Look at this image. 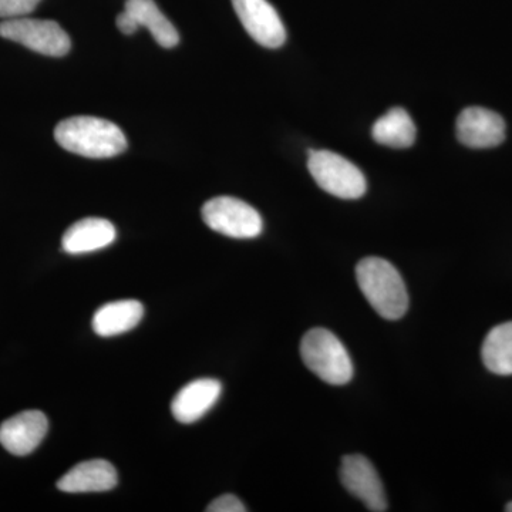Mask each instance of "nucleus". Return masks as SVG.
<instances>
[{"label": "nucleus", "mask_w": 512, "mask_h": 512, "mask_svg": "<svg viewBox=\"0 0 512 512\" xmlns=\"http://www.w3.org/2000/svg\"><path fill=\"white\" fill-rule=\"evenodd\" d=\"M55 138L64 150L87 158L116 157L127 148V138L119 126L92 116L60 121Z\"/></svg>", "instance_id": "obj_1"}, {"label": "nucleus", "mask_w": 512, "mask_h": 512, "mask_svg": "<svg viewBox=\"0 0 512 512\" xmlns=\"http://www.w3.org/2000/svg\"><path fill=\"white\" fill-rule=\"evenodd\" d=\"M360 291L372 308L387 320H399L409 309V293L402 275L389 261L377 256L362 259L356 266Z\"/></svg>", "instance_id": "obj_2"}, {"label": "nucleus", "mask_w": 512, "mask_h": 512, "mask_svg": "<svg viewBox=\"0 0 512 512\" xmlns=\"http://www.w3.org/2000/svg\"><path fill=\"white\" fill-rule=\"evenodd\" d=\"M301 356L312 373L333 386L349 383L355 373L345 345L328 329L309 330L302 339Z\"/></svg>", "instance_id": "obj_3"}, {"label": "nucleus", "mask_w": 512, "mask_h": 512, "mask_svg": "<svg viewBox=\"0 0 512 512\" xmlns=\"http://www.w3.org/2000/svg\"><path fill=\"white\" fill-rule=\"evenodd\" d=\"M308 168L316 184L335 197L357 200L366 194L365 174L352 161L333 151L312 150L309 153Z\"/></svg>", "instance_id": "obj_4"}, {"label": "nucleus", "mask_w": 512, "mask_h": 512, "mask_svg": "<svg viewBox=\"0 0 512 512\" xmlns=\"http://www.w3.org/2000/svg\"><path fill=\"white\" fill-rule=\"evenodd\" d=\"M205 224L229 238L249 239L261 235L264 221L254 207L234 197H215L202 207Z\"/></svg>", "instance_id": "obj_5"}, {"label": "nucleus", "mask_w": 512, "mask_h": 512, "mask_svg": "<svg viewBox=\"0 0 512 512\" xmlns=\"http://www.w3.org/2000/svg\"><path fill=\"white\" fill-rule=\"evenodd\" d=\"M0 36L28 47L40 55L62 57L70 52L72 42L59 23L26 18L3 20Z\"/></svg>", "instance_id": "obj_6"}, {"label": "nucleus", "mask_w": 512, "mask_h": 512, "mask_svg": "<svg viewBox=\"0 0 512 512\" xmlns=\"http://www.w3.org/2000/svg\"><path fill=\"white\" fill-rule=\"evenodd\" d=\"M340 480L353 497L359 498L366 505L367 510L373 512L389 510L382 480L376 468L365 456L352 454V456L343 457Z\"/></svg>", "instance_id": "obj_7"}, {"label": "nucleus", "mask_w": 512, "mask_h": 512, "mask_svg": "<svg viewBox=\"0 0 512 512\" xmlns=\"http://www.w3.org/2000/svg\"><path fill=\"white\" fill-rule=\"evenodd\" d=\"M248 35L259 45L278 49L286 42L284 22L268 0H232Z\"/></svg>", "instance_id": "obj_8"}, {"label": "nucleus", "mask_w": 512, "mask_h": 512, "mask_svg": "<svg viewBox=\"0 0 512 512\" xmlns=\"http://www.w3.org/2000/svg\"><path fill=\"white\" fill-rule=\"evenodd\" d=\"M457 137L470 148H493L505 140V121L484 107H467L457 119Z\"/></svg>", "instance_id": "obj_9"}, {"label": "nucleus", "mask_w": 512, "mask_h": 512, "mask_svg": "<svg viewBox=\"0 0 512 512\" xmlns=\"http://www.w3.org/2000/svg\"><path fill=\"white\" fill-rule=\"evenodd\" d=\"M49 430L47 417L39 410H28L3 421L0 444L15 456H28L40 446Z\"/></svg>", "instance_id": "obj_10"}, {"label": "nucleus", "mask_w": 512, "mask_h": 512, "mask_svg": "<svg viewBox=\"0 0 512 512\" xmlns=\"http://www.w3.org/2000/svg\"><path fill=\"white\" fill-rule=\"evenodd\" d=\"M222 393L220 380L197 379L185 384L174 397L171 412L175 420L183 424L202 419L217 404Z\"/></svg>", "instance_id": "obj_11"}, {"label": "nucleus", "mask_w": 512, "mask_h": 512, "mask_svg": "<svg viewBox=\"0 0 512 512\" xmlns=\"http://www.w3.org/2000/svg\"><path fill=\"white\" fill-rule=\"evenodd\" d=\"M119 483L116 468L106 460H90L77 464L59 481L57 488L63 493H106Z\"/></svg>", "instance_id": "obj_12"}, {"label": "nucleus", "mask_w": 512, "mask_h": 512, "mask_svg": "<svg viewBox=\"0 0 512 512\" xmlns=\"http://www.w3.org/2000/svg\"><path fill=\"white\" fill-rule=\"evenodd\" d=\"M117 231L110 221L104 218H84L74 222L64 232L62 248L70 255H83L100 251L116 241Z\"/></svg>", "instance_id": "obj_13"}, {"label": "nucleus", "mask_w": 512, "mask_h": 512, "mask_svg": "<svg viewBox=\"0 0 512 512\" xmlns=\"http://www.w3.org/2000/svg\"><path fill=\"white\" fill-rule=\"evenodd\" d=\"M144 316V306L141 302L116 301L101 306L93 316V330L101 338L123 335L136 328Z\"/></svg>", "instance_id": "obj_14"}, {"label": "nucleus", "mask_w": 512, "mask_h": 512, "mask_svg": "<svg viewBox=\"0 0 512 512\" xmlns=\"http://www.w3.org/2000/svg\"><path fill=\"white\" fill-rule=\"evenodd\" d=\"M124 10L136 19L140 28L150 30L154 40L164 49H171L180 42L177 29L170 20L165 18L154 0H127Z\"/></svg>", "instance_id": "obj_15"}, {"label": "nucleus", "mask_w": 512, "mask_h": 512, "mask_svg": "<svg viewBox=\"0 0 512 512\" xmlns=\"http://www.w3.org/2000/svg\"><path fill=\"white\" fill-rule=\"evenodd\" d=\"M372 136L382 146L409 148L416 141V124L406 110L394 107L376 121Z\"/></svg>", "instance_id": "obj_16"}, {"label": "nucleus", "mask_w": 512, "mask_h": 512, "mask_svg": "<svg viewBox=\"0 0 512 512\" xmlns=\"http://www.w3.org/2000/svg\"><path fill=\"white\" fill-rule=\"evenodd\" d=\"M485 367L500 376L512 375V322L501 323L488 332L481 349Z\"/></svg>", "instance_id": "obj_17"}, {"label": "nucleus", "mask_w": 512, "mask_h": 512, "mask_svg": "<svg viewBox=\"0 0 512 512\" xmlns=\"http://www.w3.org/2000/svg\"><path fill=\"white\" fill-rule=\"evenodd\" d=\"M42 0H0V19L26 18Z\"/></svg>", "instance_id": "obj_18"}, {"label": "nucleus", "mask_w": 512, "mask_h": 512, "mask_svg": "<svg viewBox=\"0 0 512 512\" xmlns=\"http://www.w3.org/2000/svg\"><path fill=\"white\" fill-rule=\"evenodd\" d=\"M208 512H245L247 507L232 494L221 495L217 500L212 501L207 508Z\"/></svg>", "instance_id": "obj_19"}, {"label": "nucleus", "mask_w": 512, "mask_h": 512, "mask_svg": "<svg viewBox=\"0 0 512 512\" xmlns=\"http://www.w3.org/2000/svg\"><path fill=\"white\" fill-rule=\"evenodd\" d=\"M116 23L120 32L128 36L134 35L138 28H140V26L137 25L136 19H134L127 10H124L123 13H120V15L117 16Z\"/></svg>", "instance_id": "obj_20"}, {"label": "nucleus", "mask_w": 512, "mask_h": 512, "mask_svg": "<svg viewBox=\"0 0 512 512\" xmlns=\"http://www.w3.org/2000/svg\"><path fill=\"white\" fill-rule=\"evenodd\" d=\"M505 511L512 512V501L511 503L507 504V507H505Z\"/></svg>", "instance_id": "obj_21"}]
</instances>
